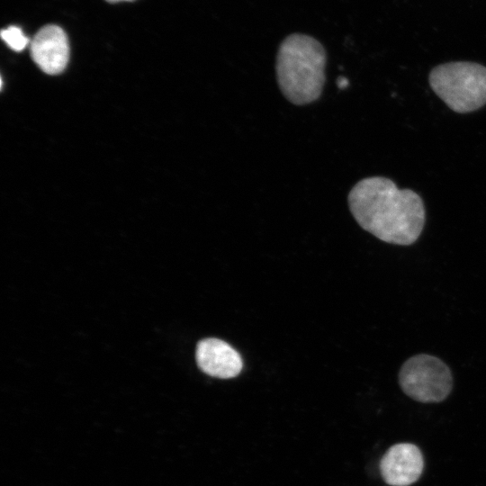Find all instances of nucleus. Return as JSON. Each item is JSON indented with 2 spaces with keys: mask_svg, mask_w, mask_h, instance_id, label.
<instances>
[{
  "mask_svg": "<svg viewBox=\"0 0 486 486\" xmlns=\"http://www.w3.org/2000/svg\"><path fill=\"white\" fill-rule=\"evenodd\" d=\"M1 37L5 43L14 50L21 51L29 44V39L17 26H9L1 32Z\"/></svg>",
  "mask_w": 486,
  "mask_h": 486,
  "instance_id": "8",
  "label": "nucleus"
},
{
  "mask_svg": "<svg viewBox=\"0 0 486 486\" xmlns=\"http://www.w3.org/2000/svg\"><path fill=\"white\" fill-rule=\"evenodd\" d=\"M398 377L402 392L422 403L441 402L453 389L449 366L440 358L428 354H418L407 359Z\"/></svg>",
  "mask_w": 486,
  "mask_h": 486,
  "instance_id": "4",
  "label": "nucleus"
},
{
  "mask_svg": "<svg viewBox=\"0 0 486 486\" xmlns=\"http://www.w3.org/2000/svg\"><path fill=\"white\" fill-rule=\"evenodd\" d=\"M33 61L47 74L64 70L69 58V44L65 32L57 25L42 27L31 41Z\"/></svg>",
  "mask_w": 486,
  "mask_h": 486,
  "instance_id": "6",
  "label": "nucleus"
},
{
  "mask_svg": "<svg viewBox=\"0 0 486 486\" xmlns=\"http://www.w3.org/2000/svg\"><path fill=\"white\" fill-rule=\"evenodd\" d=\"M105 1L110 2V3H116L120 1H132V0H105Z\"/></svg>",
  "mask_w": 486,
  "mask_h": 486,
  "instance_id": "10",
  "label": "nucleus"
},
{
  "mask_svg": "<svg viewBox=\"0 0 486 486\" xmlns=\"http://www.w3.org/2000/svg\"><path fill=\"white\" fill-rule=\"evenodd\" d=\"M347 85H348V82L345 77H339L338 79V86L339 88H345Z\"/></svg>",
  "mask_w": 486,
  "mask_h": 486,
  "instance_id": "9",
  "label": "nucleus"
},
{
  "mask_svg": "<svg viewBox=\"0 0 486 486\" xmlns=\"http://www.w3.org/2000/svg\"><path fill=\"white\" fill-rule=\"evenodd\" d=\"M424 468L419 448L410 443L391 446L380 462L383 481L391 486H409L418 480Z\"/></svg>",
  "mask_w": 486,
  "mask_h": 486,
  "instance_id": "5",
  "label": "nucleus"
},
{
  "mask_svg": "<svg viewBox=\"0 0 486 486\" xmlns=\"http://www.w3.org/2000/svg\"><path fill=\"white\" fill-rule=\"evenodd\" d=\"M326 51L314 38L291 34L281 43L276 56V78L284 97L304 105L320 98L325 84Z\"/></svg>",
  "mask_w": 486,
  "mask_h": 486,
  "instance_id": "2",
  "label": "nucleus"
},
{
  "mask_svg": "<svg viewBox=\"0 0 486 486\" xmlns=\"http://www.w3.org/2000/svg\"><path fill=\"white\" fill-rule=\"evenodd\" d=\"M195 358L200 370L220 379L236 377L243 368L239 353L219 338H208L200 340L196 346Z\"/></svg>",
  "mask_w": 486,
  "mask_h": 486,
  "instance_id": "7",
  "label": "nucleus"
},
{
  "mask_svg": "<svg viewBox=\"0 0 486 486\" xmlns=\"http://www.w3.org/2000/svg\"><path fill=\"white\" fill-rule=\"evenodd\" d=\"M429 85L454 112L466 113L486 104V67L473 62H449L435 67Z\"/></svg>",
  "mask_w": 486,
  "mask_h": 486,
  "instance_id": "3",
  "label": "nucleus"
},
{
  "mask_svg": "<svg viewBox=\"0 0 486 486\" xmlns=\"http://www.w3.org/2000/svg\"><path fill=\"white\" fill-rule=\"evenodd\" d=\"M347 201L360 227L383 242L410 246L423 230L426 212L421 197L410 189H399L389 178L360 180Z\"/></svg>",
  "mask_w": 486,
  "mask_h": 486,
  "instance_id": "1",
  "label": "nucleus"
}]
</instances>
